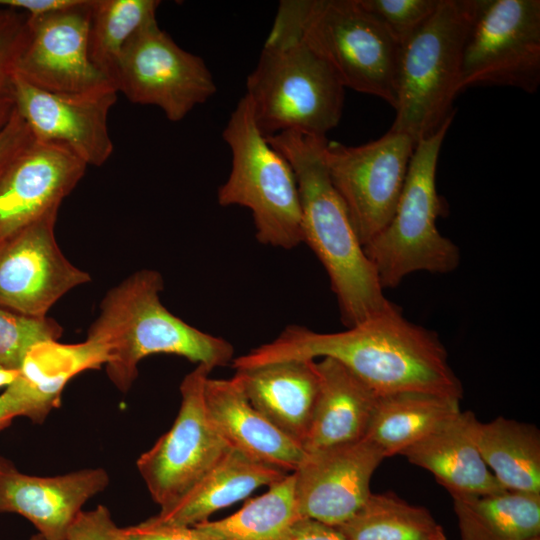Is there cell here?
I'll list each match as a JSON object with an SVG mask.
<instances>
[{
    "label": "cell",
    "instance_id": "836d02e7",
    "mask_svg": "<svg viewBox=\"0 0 540 540\" xmlns=\"http://www.w3.org/2000/svg\"><path fill=\"white\" fill-rule=\"evenodd\" d=\"M121 529L124 540H212L195 526L163 524L151 518Z\"/></svg>",
    "mask_w": 540,
    "mask_h": 540
},
{
    "label": "cell",
    "instance_id": "f35d334b",
    "mask_svg": "<svg viewBox=\"0 0 540 540\" xmlns=\"http://www.w3.org/2000/svg\"><path fill=\"white\" fill-rule=\"evenodd\" d=\"M13 419V415L8 410L2 396L0 395V432L9 426Z\"/></svg>",
    "mask_w": 540,
    "mask_h": 540
},
{
    "label": "cell",
    "instance_id": "9c48e42d",
    "mask_svg": "<svg viewBox=\"0 0 540 540\" xmlns=\"http://www.w3.org/2000/svg\"><path fill=\"white\" fill-rule=\"evenodd\" d=\"M415 145L406 134L391 130L359 146L323 141L321 154L328 175L363 246L390 222Z\"/></svg>",
    "mask_w": 540,
    "mask_h": 540
},
{
    "label": "cell",
    "instance_id": "44dd1931",
    "mask_svg": "<svg viewBox=\"0 0 540 540\" xmlns=\"http://www.w3.org/2000/svg\"><path fill=\"white\" fill-rule=\"evenodd\" d=\"M475 418L470 411H460L400 455L433 474L452 498L506 491L477 449L472 433Z\"/></svg>",
    "mask_w": 540,
    "mask_h": 540
},
{
    "label": "cell",
    "instance_id": "d6986e66",
    "mask_svg": "<svg viewBox=\"0 0 540 540\" xmlns=\"http://www.w3.org/2000/svg\"><path fill=\"white\" fill-rule=\"evenodd\" d=\"M204 397L213 425L231 449L285 473L298 468L303 448L251 405L235 376L208 377Z\"/></svg>",
    "mask_w": 540,
    "mask_h": 540
},
{
    "label": "cell",
    "instance_id": "5bb4252c",
    "mask_svg": "<svg viewBox=\"0 0 540 540\" xmlns=\"http://www.w3.org/2000/svg\"><path fill=\"white\" fill-rule=\"evenodd\" d=\"M92 0L30 19L29 36L16 74L32 86L58 94H84L115 87L92 64L88 34ZM116 88V87H115Z\"/></svg>",
    "mask_w": 540,
    "mask_h": 540
},
{
    "label": "cell",
    "instance_id": "6da1fadb",
    "mask_svg": "<svg viewBox=\"0 0 540 540\" xmlns=\"http://www.w3.org/2000/svg\"><path fill=\"white\" fill-rule=\"evenodd\" d=\"M332 358L378 397L420 392L460 400L463 388L438 335L407 320L390 302L384 309L336 333L287 326L272 342L232 360L235 370L292 359Z\"/></svg>",
    "mask_w": 540,
    "mask_h": 540
},
{
    "label": "cell",
    "instance_id": "8fae6325",
    "mask_svg": "<svg viewBox=\"0 0 540 540\" xmlns=\"http://www.w3.org/2000/svg\"><path fill=\"white\" fill-rule=\"evenodd\" d=\"M540 85V1L482 0L463 54L460 90Z\"/></svg>",
    "mask_w": 540,
    "mask_h": 540
},
{
    "label": "cell",
    "instance_id": "3957f363",
    "mask_svg": "<svg viewBox=\"0 0 540 540\" xmlns=\"http://www.w3.org/2000/svg\"><path fill=\"white\" fill-rule=\"evenodd\" d=\"M266 138L295 173L303 242L324 266L345 325L351 327L384 309L390 301L322 159L326 138L295 131Z\"/></svg>",
    "mask_w": 540,
    "mask_h": 540
},
{
    "label": "cell",
    "instance_id": "484cf974",
    "mask_svg": "<svg viewBox=\"0 0 540 540\" xmlns=\"http://www.w3.org/2000/svg\"><path fill=\"white\" fill-rule=\"evenodd\" d=\"M461 540H528L540 536V494L503 491L453 498Z\"/></svg>",
    "mask_w": 540,
    "mask_h": 540
},
{
    "label": "cell",
    "instance_id": "ab89813d",
    "mask_svg": "<svg viewBox=\"0 0 540 540\" xmlns=\"http://www.w3.org/2000/svg\"><path fill=\"white\" fill-rule=\"evenodd\" d=\"M528 540H540V536H535V537H532V538H530Z\"/></svg>",
    "mask_w": 540,
    "mask_h": 540
},
{
    "label": "cell",
    "instance_id": "277c9868",
    "mask_svg": "<svg viewBox=\"0 0 540 540\" xmlns=\"http://www.w3.org/2000/svg\"><path fill=\"white\" fill-rule=\"evenodd\" d=\"M273 25L324 59L345 88L395 108L401 45L359 0H282Z\"/></svg>",
    "mask_w": 540,
    "mask_h": 540
},
{
    "label": "cell",
    "instance_id": "4fadbf2b",
    "mask_svg": "<svg viewBox=\"0 0 540 540\" xmlns=\"http://www.w3.org/2000/svg\"><path fill=\"white\" fill-rule=\"evenodd\" d=\"M52 211L0 241V307L43 317L91 276L73 265L55 238Z\"/></svg>",
    "mask_w": 540,
    "mask_h": 540
},
{
    "label": "cell",
    "instance_id": "8d00e7d4",
    "mask_svg": "<svg viewBox=\"0 0 540 540\" xmlns=\"http://www.w3.org/2000/svg\"><path fill=\"white\" fill-rule=\"evenodd\" d=\"M291 540H347L337 527L301 518L294 526Z\"/></svg>",
    "mask_w": 540,
    "mask_h": 540
},
{
    "label": "cell",
    "instance_id": "b9f144b4",
    "mask_svg": "<svg viewBox=\"0 0 540 540\" xmlns=\"http://www.w3.org/2000/svg\"><path fill=\"white\" fill-rule=\"evenodd\" d=\"M1 170H2V169H1ZM1 170H0V171H1Z\"/></svg>",
    "mask_w": 540,
    "mask_h": 540
},
{
    "label": "cell",
    "instance_id": "5b68a950",
    "mask_svg": "<svg viewBox=\"0 0 540 540\" xmlns=\"http://www.w3.org/2000/svg\"><path fill=\"white\" fill-rule=\"evenodd\" d=\"M245 96L265 137L295 131L326 138L341 119L345 87L324 59L273 25Z\"/></svg>",
    "mask_w": 540,
    "mask_h": 540
},
{
    "label": "cell",
    "instance_id": "74e56055",
    "mask_svg": "<svg viewBox=\"0 0 540 540\" xmlns=\"http://www.w3.org/2000/svg\"><path fill=\"white\" fill-rule=\"evenodd\" d=\"M20 374V370L0 368V387H8Z\"/></svg>",
    "mask_w": 540,
    "mask_h": 540
},
{
    "label": "cell",
    "instance_id": "ba28073f",
    "mask_svg": "<svg viewBox=\"0 0 540 540\" xmlns=\"http://www.w3.org/2000/svg\"><path fill=\"white\" fill-rule=\"evenodd\" d=\"M232 165L218 190L221 206L251 211L257 240L291 249L303 242L298 184L288 160L262 134L244 95L222 132Z\"/></svg>",
    "mask_w": 540,
    "mask_h": 540
},
{
    "label": "cell",
    "instance_id": "f546056e",
    "mask_svg": "<svg viewBox=\"0 0 540 540\" xmlns=\"http://www.w3.org/2000/svg\"><path fill=\"white\" fill-rule=\"evenodd\" d=\"M55 320L0 307V368L21 370L36 347L55 343L62 335Z\"/></svg>",
    "mask_w": 540,
    "mask_h": 540
},
{
    "label": "cell",
    "instance_id": "d6a6232c",
    "mask_svg": "<svg viewBox=\"0 0 540 540\" xmlns=\"http://www.w3.org/2000/svg\"><path fill=\"white\" fill-rule=\"evenodd\" d=\"M29 540H47L39 533ZM60 540H124L122 529L112 519L104 505L81 511Z\"/></svg>",
    "mask_w": 540,
    "mask_h": 540
},
{
    "label": "cell",
    "instance_id": "30bf717a",
    "mask_svg": "<svg viewBox=\"0 0 540 540\" xmlns=\"http://www.w3.org/2000/svg\"><path fill=\"white\" fill-rule=\"evenodd\" d=\"M211 371L197 365L183 378L180 408L173 425L136 462L160 510L181 499L231 449L206 408L204 389Z\"/></svg>",
    "mask_w": 540,
    "mask_h": 540
},
{
    "label": "cell",
    "instance_id": "4316f807",
    "mask_svg": "<svg viewBox=\"0 0 540 540\" xmlns=\"http://www.w3.org/2000/svg\"><path fill=\"white\" fill-rule=\"evenodd\" d=\"M299 519L291 473L247 501L236 513L193 526L212 540H291Z\"/></svg>",
    "mask_w": 540,
    "mask_h": 540
},
{
    "label": "cell",
    "instance_id": "d590c367",
    "mask_svg": "<svg viewBox=\"0 0 540 540\" xmlns=\"http://www.w3.org/2000/svg\"><path fill=\"white\" fill-rule=\"evenodd\" d=\"M81 0H0V6L25 13L30 19L71 8Z\"/></svg>",
    "mask_w": 540,
    "mask_h": 540
},
{
    "label": "cell",
    "instance_id": "52a82bcc",
    "mask_svg": "<svg viewBox=\"0 0 540 540\" xmlns=\"http://www.w3.org/2000/svg\"><path fill=\"white\" fill-rule=\"evenodd\" d=\"M454 116L416 143L390 222L364 246L384 289L398 286L414 272L445 274L459 265L458 247L436 226L443 212L436 189V169Z\"/></svg>",
    "mask_w": 540,
    "mask_h": 540
},
{
    "label": "cell",
    "instance_id": "8992f818",
    "mask_svg": "<svg viewBox=\"0 0 540 540\" xmlns=\"http://www.w3.org/2000/svg\"><path fill=\"white\" fill-rule=\"evenodd\" d=\"M481 3L439 0L430 18L401 46L391 131L417 143L455 115L464 49Z\"/></svg>",
    "mask_w": 540,
    "mask_h": 540
},
{
    "label": "cell",
    "instance_id": "1f68e13d",
    "mask_svg": "<svg viewBox=\"0 0 540 540\" xmlns=\"http://www.w3.org/2000/svg\"><path fill=\"white\" fill-rule=\"evenodd\" d=\"M402 46L435 11L439 0H359Z\"/></svg>",
    "mask_w": 540,
    "mask_h": 540
},
{
    "label": "cell",
    "instance_id": "2e32d148",
    "mask_svg": "<svg viewBox=\"0 0 540 540\" xmlns=\"http://www.w3.org/2000/svg\"><path fill=\"white\" fill-rule=\"evenodd\" d=\"M385 459L366 439L305 453L292 472L301 518L338 527L365 503L373 473Z\"/></svg>",
    "mask_w": 540,
    "mask_h": 540
},
{
    "label": "cell",
    "instance_id": "7402d4cb",
    "mask_svg": "<svg viewBox=\"0 0 540 540\" xmlns=\"http://www.w3.org/2000/svg\"><path fill=\"white\" fill-rule=\"evenodd\" d=\"M319 391L305 453L364 439L378 396L338 361L324 357L316 362Z\"/></svg>",
    "mask_w": 540,
    "mask_h": 540
},
{
    "label": "cell",
    "instance_id": "603a6c76",
    "mask_svg": "<svg viewBox=\"0 0 540 540\" xmlns=\"http://www.w3.org/2000/svg\"><path fill=\"white\" fill-rule=\"evenodd\" d=\"M287 475L230 449L181 499L150 518L163 524L193 526L209 520L214 512L247 498L259 487H269Z\"/></svg>",
    "mask_w": 540,
    "mask_h": 540
},
{
    "label": "cell",
    "instance_id": "7a4b0ae2",
    "mask_svg": "<svg viewBox=\"0 0 540 540\" xmlns=\"http://www.w3.org/2000/svg\"><path fill=\"white\" fill-rule=\"evenodd\" d=\"M163 288L162 275L153 269L125 278L105 294L81 343L94 366L106 365L108 378L123 393L149 355L173 354L211 370L233 360L230 342L186 323L162 304Z\"/></svg>",
    "mask_w": 540,
    "mask_h": 540
},
{
    "label": "cell",
    "instance_id": "ffe728a7",
    "mask_svg": "<svg viewBox=\"0 0 540 540\" xmlns=\"http://www.w3.org/2000/svg\"><path fill=\"white\" fill-rule=\"evenodd\" d=\"M251 405L303 448L319 391L316 361L292 359L236 370Z\"/></svg>",
    "mask_w": 540,
    "mask_h": 540
},
{
    "label": "cell",
    "instance_id": "4dcf8cb0",
    "mask_svg": "<svg viewBox=\"0 0 540 540\" xmlns=\"http://www.w3.org/2000/svg\"><path fill=\"white\" fill-rule=\"evenodd\" d=\"M28 36V16L0 6V133L16 112V68Z\"/></svg>",
    "mask_w": 540,
    "mask_h": 540
},
{
    "label": "cell",
    "instance_id": "7c38bea8",
    "mask_svg": "<svg viewBox=\"0 0 540 540\" xmlns=\"http://www.w3.org/2000/svg\"><path fill=\"white\" fill-rule=\"evenodd\" d=\"M115 87L132 103L158 107L172 122L184 119L217 90L204 60L181 48L157 20L125 45Z\"/></svg>",
    "mask_w": 540,
    "mask_h": 540
},
{
    "label": "cell",
    "instance_id": "83f0119b",
    "mask_svg": "<svg viewBox=\"0 0 540 540\" xmlns=\"http://www.w3.org/2000/svg\"><path fill=\"white\" fill-rule=\"evenodd\" d=\"M337 529L347 540H435L445 535L426 508L412 505L393 492H371Z\"/></svg>",
    "mask_w": 540,
    "mask_h": 540
},
{
    "label": "cell",
    "instance_id": "60d3db41",
    "mask_svg": "<svg viewBox=\"0 0 540 540\" xmlns=\"http://www.w3.org/2000/svg\"><path fill=\"white\" fill-rule=\"evenodd\" d=\"M435 540H446V537H445V535H443V536H441V537H439V538H437Z\"/></svg>",
    "mask_w": 540,
    "mask_h": 540
},
{
    "label": "cell",
    "instance_id": "ac0fdd59",
    "mask_svg": "<svg viewBox=\"0 0 540 540\" xmlns=\"http://www.w3.org/2000/svg\"><path fill=\"white\" fill-rule=\"evenodd\" d=\"M103 468L57 476H33L0 456V513L29 520L47 540H60L84 504L109 484Z\"/></svg>",
    "mask_w": 540,
    "mask_h": 540
},
{
    "label": "cell",
    "instance_id": "cb8c5ba5",
    "mask_svg": "<svg viewBox=\"0 0 540 540\" xmlns=\"http://www.w3.org/2000/svg\"><path fill=\"white\" fill-rule=\"evenodd\" d=\"M477 449L503 489L540 494V432L529 423L498 417L490 422L474 419Z\"/></svg>",
    "mask_w": 540,
    "mask_h": 540
},
{
    "label": "cell",
    "instance_id": "9a60e30c",
    "mask_svg": "<svg viewBox=\"0 0 540 540\" xmlns=\"http://www.w3.org/2000/svg\"><path fill=\"white\" fill-rule=\"evenodd\" d=\"M16 111L35 140L67 146L87 166H102L114 145L108 116L117 101L113 86L84 94H58L36 88L16 74Z\"/></svg>",
    "mask_w": 540,
    "mask_h": 540
},
{
    "label": "cell",
    "instance_id": "e575fe53",
    "mask_svg": "<svg viewBox=\"0 0 540 540\" xmlns=\"http://www.w3.org/2000/svg\"><path fill=\"white\" fill-rule=\"evenodd\" d=\"M32 140L30 130L16 111L9 124L0 133V170Z\"/></svg>",
    "mask_w": 540,
    "mask_h": 540
},
{
    "label": "cell",
    "instance_id": "d4e9b609",
    "mask_svg": "<svg viewBox=\"0 0 540 540\" xmlns=\"http://www.w3.org/2000/svg\"><path fill=\"white\" fill-rule=\"evenodd\" d=\"M458 399L420 392L378 397L364 439L383 456L400 455L460 412Z\"/></svg>",
    "mask_w": 540,
    "mask_h": 540
},
{
    "label": "cell",
    "instance_id": "e0dca14e",
    "mask_svg": "<svg viewBox=\"0 0 540 540\" xmlns=\"http://www.w3.org/2000/svg\"><path fill=\"white\" fill-rule=\"evenodd\" d=\"M87 167L67 146L33 139L0 171V241L58 211Z\"/></svg>",
    "mask_w": 540,
    "mask_h": 540
},
{
    "label": "cell",
    "instance_id": "f1b7e54d",
    "mask_svg": "<svg viewBox=\"0 0 540 540\" xmlns=\"http://www.w3.org/2000/svg\"><path fill=\"white\" fill-rule=\"evenodd\" d=\"M160 3L157 0H92L89 57L114 86L125 45L140 29L157 20Z\"/></svg>",
    "mask_w": 540,
    "mask_h": 540
}]
</instances>
